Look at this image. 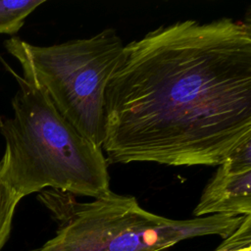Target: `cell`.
I'll use <instances>...</instances> for the list:
<instances>
[{
	"label": "cell",
	"instance_id": "6da1fadb",
	"mask_svg": "<svg viewBox=\"0 0 251 251\" xmlns=\"http://www.w3.org/2000/svg\"><path fill=\"white\" fill-rule=\"evenodd\" d=\"M251 138L250 22H176L125 45L105 91L108 164L216 166Z\"/></svg>",
	"mask_w": 251,
	"mask_h": 251
},
{
	"label": "cell",
	"instance_id": "52a82bcc",
	"mask_svg": "<svg viewBox=\"0 0 251 251\" xmlns=\"http://www.w3.org/2000/svg\"><path fill=\"white\" fill-rule=\"evenodd\" d=\"M215 251H251V215L245 216L236 230L224 238Z\"/></svg>",
	"mask_w": 251,
	"mask_h": 251
},
{
	"label": "cell",
	"instance_id": "8992f818",
	"mask_svg": "<svg viewBox=\"0 0 251 251\" xmlns=\"http://www.w3.org/2000/svg\"><path fill=\"white\" fill-rule=\"evenodd\" d=\"M21 199L20 195L0 179V250L10 235L14 213Z\"/></svg>",
	"mask_w": 251,
	"mask_h": 251
},
{
	"label": "cell",
	"instance_id": "277c9868",
	"mask_svg": "<svg viewBox=\"0 0 251 251\" xmlns=\"http://www.w3.org/2000/svg\"><path fill=\"white\" fill-rule=\"evenodd\" d=\"M193 215L195 218L251 215V138L219 165L204 187Z\"/></svg>",
	"mask_w": 251,
	"mask_h": 251
},
{
	"label": "cell",
	"instance_id": "5b68a950",
	"mask_svg": "<svg viewBox=\"0 0 251 251\" xmlns=\"http://www.w3.org/2000/svg\"><path fill=\"white\" fill-rule=\"evenodd\" d=\"M44 0H0V33L15 34Z\"/></svg>",
	"mask_w": 251,
	"mask_h": 251
},
{
	"label": "cell",
	"instance_id": "7a4b0ae2",
	"mask_svg": "<svg viewBox=\"0 0 251 251\" xmlns=\"http://www.w3.org/2000/svg\"><path fill=\"white\" fill-rule=\"evenodd\" d=\"M14 115L0 121L5 139L0 179L22 198L44 189L98 198L110 189L108 162L100 147L63 118L29 76H17Z\"/></svg>",
	"mask_w": 251,
	"mask_h": 251
},
{
	"label": "cell",
	"instance_id": "3957f363",
	"mask_svg": "<svg viewBox=\"0 0 251 251\" xmlns=\"http://www.w3.org/2000/svg\"><path fill=\"white\" fill-rule=\"evenodd\" d=\"M5 47L63 118L101 148L106 86L125 47L116 29L108 27L88 38L49 46L12 37Z\"/></svg>",
	"mask_w": 251,
	"mask_h": 251
}]
</instances>
